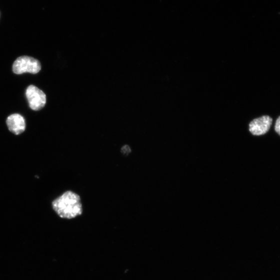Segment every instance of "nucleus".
Returning <instances> with one entry per match:
<instances>
[{"label":"nucleus","mask_w":280,"mask_h":280,"mask_svg":"<svg viewBox=\"0 0 280 280\" xmlns=\"http://www.w3.org/2000/svg\"><path fill=\"white\" fill-rule=\"evenodd\" d=\"M54 212L60 218L66 220L75 218L82 214L83 207L78 194L67 190L52 202Z\"/></svg>","instance_id":"obj_1"},{"label":"nucleus","mask_w":280,"mask_h":280,"mask_svg":"<svg viewBox=\"0 0 280 280\" xmlns=\"http://www.w3.org/2000/svg\"><path fill=\"white\" fill-rule=\"evenodd\" d=\"M41 65L39 61L27 56H20L12 65V71L16 74L24 73L37 74L40 72Z\"/></svg>","instance_id":"obj_2"},{"label":"nucleus","mask_w":280,"mask_h":280,"mask_svg":"<svg viewBox=\"0 0 280 280\" xmlns=\"http://www.w3.org/2000/svg\"><path fill=\"white\" fill-rule=\"evenodd\" d=\"M26 96L30 106L32 110H39L43 108L46 104V94L34 86L28 87Z\"/></svg>","instance_id":"obj_3"},{"label":"nucleus","mask_w":280,"mask_h":280,"mask_svg":"<svg viewBox=\"0 0 280 280\" xmlns=\"http://www.w3.org/2000/svg\"><path fill=\"white\" fill-rule=\"evenodd\" d=\"M272 123V118L264 116L252 120L248 124V130L254 136L264 135L270 130Z\"/></svg>","instance_id":"obj_4"},{"label":"nucleus","mask_w":280,"mask_h":280,"mask_svg":"<svg viewBox=\"0 0 280 280\" xmlns=\"http://www.w3.org/2000/svg\"><path fill=\"white\" fill-rule=\"evenodd\" d=\"M6 124L9 130L16 135L22 134L26 130L24 118L19 114L9 116L6 120Z\"/></svg>","instance_id":"obj_5"},{"label":"nucleus","mask_w":280,"mask_h":280,"mask_svg":"<svg viewBox=\"0 0 280 280\" xmlns=\"http://www.w3.org/2000/svg\"><path fill=\"white\" fill-rule=\"evenodd\" d=\"M275 131L280 136V116L278 118L276 122Z\"/></svg>","instance_id":"obj_6"}]
</instances>
